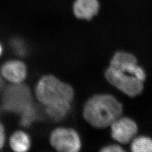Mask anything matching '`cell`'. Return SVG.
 I'll list each match as a JSON object with an SVG mask.
<instances>
[{
	"mask_svg": "<svg viewBox=\"0 0 152 152\" xmlns=\"http://www.w3.org/2000/svg\"><path fill=\"white\" fill-rule=\"evenodd\" d=\"M123 111L122 104L112 95H95L89 98L84 105L82 114L89 125L97 129L110 126L121 117Z\"/></svg>",
	"mask_w": 152,
	"mask_h": 152,
	"instance_id": "6da1fadb",
	"label": "cell"
},
{
	"mask_svg": "<svg viewBox=\"0 0 152 152\" xmlns=\"http://www.w3.org/2000/svg\"><path fill=\"white\" fill-rule=\"evenodd\" d=\"M34 94L41 104L46 106L71 105L75 96L73 87L53 75L41 77L37 82Z\"/></svg>",
	"mask_w": 152,
	"mask_h": 152,
	"instance_id": "7a4b0ae2",
	"label": "cell"
},
{
	"mask_svg": "<svg viewBox=\"0 0 152 152\" xmlns=\"http://www.w3.org/2000/svg\"><path fill=\"white\" fill-rule=\"evenodd\" d=\"M105 77L110 84L130 97L140 94L144 88V81L129 71L121 70L109 66L105 72Z\"/></svg>",
	"mask_w": 152,
	"mask_h": 152,
	"instance_id": "3957f363",
	"label": "cell"
},
{
	"mask_svg": "<svg viewBox=\"0 0 152 152\" xmlns=\"http://www.w3.org/2000/svg\"><path fill=\"white\" fill-rule=\"evenodd\" d=\"M49 142L57 152H78L82 148V142L79 134L70 127H58L50 134Z\"/></svg>",
	"mask_w": 152,
	"mask_h": 152,
	"instance_id": "277c9868",
	"label": "cell"
},
{
	"mask_svg": "<svg viewBox=\"0 0 152 152\" xmlns=\"http://www.w3.org/2000/svg\"><path fill=\"white\" fill-rule=\"evenodd\" d=\"M111 134L113 139L121 144H128L137 132L135 121L127 117H120L110 125Z\"/></svg>",
	"mask_w": 152,
	"mask_h": 152,
	"instance_id": "5b68a950",
	"label": "cell"
},
{
	"mask_svg": "<svg viewBox=\"0 0 152 152\" xmlns=\"http://www.w3.org/2000/svg\"><path fill=\"white\" fill-rule=\"evenodd\" d=\"M113 68L129 71L141 81H144L146 78L144 69L137 65L136 57L132 54L124 51L115 53L110 63V65Z\"/></svg>",
	"mask_w": 152,
	"mask_h": 152,
	"instance_id": "8992f818",
	"label": "cell"
},
{
	"mask_svg": "<svg viewBox=\"0 0 152 152\" xmlns=\"http://www.w3.org/2000/svg\"><path fill=\"white\" fill-rule=\"evenodd\" d=\"M0 73L6 81L14 85H19L27 78V66L22 60H7L1 66Z\"/></svg>",
	"mask_w": 152,
	"mask_h": 152,
	"instance_id": "52a82bcc",
	"label": "cell"
},
{
	"mask_svg": "<svg viewBox=\"0 0 152 152\" xmlns=\"http://www.w3.org/2000/svg\"><path fill=\"white\" fill-rule=\"evenodd\" d=\"M100 4L98 0H75L73 11L77 19L90 21L99 12Z\"/></svg>",
	"mask_w": 152,
	"mask_h": 152,
	"instance_id": "ba28073f",
	"label": "cell"
},
{
	"mask_svg": "<svg viewBox=\"0 0 152 152\" xmlns=\"http://www.w3.org/2000/svg\"><path fill=\"white\" fill-rule=\"evenodd\" d=\"M9 146L15 152H27L31 148V139L26 132L23 130L14 131L9 138Z\"/></svg>",
	"mask_w": 152,
	"mask_h": 152,
	"instance_id": "9c48e42d",
	"label": "cell"
},
{
	"mask_svg": "<svg viewBox=\"0 0 152 152\" xmlns=\"http://www.w3.org/2000/svg\"><path fill=\"white\" fill-rule=\"evenodd\" d=\"M46 114L52 120L56 122L64 119L71 108V105H53L45 107Z\"/></svg>",
	"mask_w": 152,
	"mask_h": 152,
	"instance_id": "30bf717a",
	"label": "cell"
},
{
	"mask_svg": "<svg viewBox=\"0 0 152 152\" xmlns=\"http://www.w3.org/2000/svg\"><path fill=\"white\" fill-rule=\"evenodd\" d=\"M133 152H152V140L148 137L140 136L134 139L131 144Z\"/></svg>",
	"mask_w": 152,
	"mask_h": 152,
	"instance_id": "8fae6325",
	"label": "cell"
},
{
	"mask_svg": "<svg viewBox=\"0 0 152 152\" xmlns=\"http://www.w3.org/2000/svg\"><path fill=\"white\" fill-rule=\"evenodd\" d=\"M102 152H122L124 150L118 145H110L104 147L100 151Z\"/></svg>",
	"mask_w": 152,
	"mask_h": 152,
	"instance_id": "7c38bea8",
	"label": "cell"
},
{
	"mask_svg": "<svg viewBox=\"0 0 152 152\" xmlns=\"http://www.w3.org/2000/svg\"><path fill=\"white\" fill-rule=\"evenodd\" d=\"M6 142V132L4 125L0 123V151L5 146Z\"/></svg>",
	"mask_w": 152,
	"mask_h": 152,
	"instance_id": "4fadbf2b",
	"label": "cell"
},
{
	"mask_svg": "<svg viewBox=\"0 0 152 152\" xmlns=\"http://www.w3.org/2000/svg\"><path fill=\"white\" fill-rule=\"evenodd\" d=\"M3 52H4V48L2 45V44L0 43V58L1 57V56L3 54Z\"/></svg>",
	"mask_w": 152,
	"mask_h": 152,
	"instance_id": "5bb4252c",
	"label": "cell"
}]
</instances>
